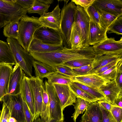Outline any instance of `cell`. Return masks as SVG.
I'll use <instances>...</instances> for the list:
<instances>
[{
	"instance_id": "1",
	"label": "cell",
	"mask_w": 122,
	"mask_h": 122,
	"mask_svg": "<svg viewBox=\"0 0 122 122\" xmlns=\"http://www.w3.org/2000/svg\"><path fill=\"white\" fill-rule=\"evenodd\" d=\"M34 59L44 63L56 70V66L70 61L83 59L93 58L95 53L92 46L75 49L65 47L60 50L45 52L29 53Z\"/></svg>"
},
{
	"instance_id": "2",
	"label": "cell",
	"mask_w": 122,
	"mask_h": 122,
	"mask_svg": "<svg viewBox=\"0 0 122 122\" xmlns=\"http://www.w3.org/2000/svg\"><path fill=\"white\" fill-rule=\"evenodd\" d=\"M39 19L38 17L33 16L30 17L26 15L19 21L18 36L17 40L23 49L27 52L35 31L44 26L39 21Z\"/></svg>"
},
{
	"instance_id": "3",
	"label": "cell",
	"mask_w": 122,
	"mask_h": 122,
	"mask_svg": "<svg viewBox=\"0 0 122 122\" xmlns=\"http://www.w3.org/2000/svg\"><path fill=\"white\" fill-rule=\"evenodd\" d=\"M77 6L71 1L64 4L61 10L60 31L63 40V44L66 48L71 49V36L73 24L75 22V17Z\"/></svg>"
},
{
	"instance_id": "4",
	"label": "cell",
	"mask_w": 122,
	"mask_h": 122,
	"mask_svg": "<svg viewBox=\"0 0 122 122\" xmlns=\"http://www.w3.org/2000/svg\"><path fill=\"white\" fill-rule=\"evenodd\" d=\"M6 41L12 52L15 64L18 65L29 77H32L33 64L35 60L23 49L17 40L7 38Z\"/></svg>"
},
{
	"instance_id": "5",
	"label": "cell",
	"mask_w": 122,
	"mask_h": 122,
	"mask_svg": "<svg viewBox=\"0 0 122 122\" xmlns=\"http://www.w3.org/2000/svg\"><path fill=\"white\" fill-rule=\"evenodd\" d=\"M27 13L28 10L16 3L15 0H0V14L4 26L10 23L19 20Z\"/></svg>"
},
{
	"instance_id": "6",
	"label": "cell",
	"mask_w": 122,
	"mask_h": 122,
	"mask_svg": "<svg viewBox=\"0 0 122 122\" xmlns=\"http://www.w3.org/2000/svg\"><path fill=\"white\" fill-rule=\"evenodd\" d=\"M76 6L75 25L80 34L83 47H87L90 46L89 31L90 20L85 10L79 5Z\"/></svg>"
},
{
	"instance_id": "7",
	"label": "cell",
	"mask_w": 122,
	"mask_h": 122,
	"mask_svg": "<svg viewBox=\"0 0 122 122\" xmlns=\"http://www.w3.org/2000/svg\"><path fill=\"white\" fill-rule=\"evenodd\" d=\"M2 101L8 108L11 117L14 118L17 122H26L23 100L20 93L15 95H6Z\"/></svg>"
},
{
	"instance_id": "8",
	"label": "cell",
	"mask_w": 122,
	"mask_h": 122,
	"mask_svg": "<svg viewBox=\"0 0 122 122\" xmlns=\"http://www.w3.org/2000/svg\"><path fill=\"white\" fill-rule=\"evenodd\" d=\"M45 84L48 95L49 104L50 118L48 122L51 119L63 122L64 120L63 110L54 88L46 81H45Z\"/></svg>"
},
{
	"instance_id": "9",
	"label": "cell",
	"mask_w": 122,
	"mask_h": 122,
	"mask_svg": "<svg viewBox=\"0 0 122 122\" xmlns=\"http://www.w3.org/2000/svg\"><path fill=\"white\" fill-rule=\"evenodd\" d=\"M92 46L96 57L105 55H122V37L118 41L114 38H107Z\"/></svg>"
},
{
	"instance_id": "10",
	"label": "cell",
	"mask_w": 122,
	"mask_h": 122,
	"mask_svg": "<svg viewBox=\"0 0 122 122\" xmlns=\"http://www.w3.org/2000/svg\"><path fill=\"white\" fill-rule=\"evenodd\" d=\"M33 38L42 42L51 45H60L63 44V40L60 30L43 26L36 30Z\"/></svg>"
},
{
	"instance_id": "11",
	"label": "cell",
	"mask_w": 122,
	"mask_h": 122,
	"mask_svg": "<svg viewBox=\"0 0 122 122\" xmlns=\"http://www.w3.org/2000/svg\"><path fill=\"white\" fill-rule=\"evenodd\" d=\"M28 79L34 96L35 108L34 120L39 117L41 114L43 104L41 86L43 81L42 80L38 77L34 76L29 77Z\"/></svg>"
},
{
	"instance_id": "12",
	"label": "cell",
	"mask_w": 122,
	"mask_h": 122,
	"mask_svg": "<svg viewBox=\"0 0 122 122\" xmlns=\"http://www.w3.org/2000/svg\"><path fill=\"white\" fill-rule=\"evenodd\" d=\"M54 86L63 110L67 107L73 105L76 97L68 85L54 84Z\"/></svg>"
},
{
	"instance_id": "13",
	"label": "cell",
	"mask_w": 122,
	"mask_h": 122,
	"mask_svg": "<svg viewBox=\"0 0 122 122\" xmlns=\"http://www.w3.org/2000/svg\"><path fill=\"white\" fill-rule=\"evenodd\" d=\"M97 9L117 16L122 15V0H95L92 4Z\"/></svg>"
},
{
	"instance_id": "14",
	"label": "cell",
	"mask_w": 122,
	"mask_h": 122,
	"mask_svg": "<svg viewBox=\"0 0 122 122\" xmlns=\"http://www.w3.org/2000/svg\"><path fill=\"white\" fill-rule=\"evenodd\" d=\"M61 10L58 4L51 12L41 16L39 20L44 27L60 31Z\"/></svg>"
},
{
	"instance_id": "15",
	"label": "cell",
	"mask_w": 122,
	"mask_h": 122,
	"mask_svg": "<svg viewBox=\"0 0 122 122\" xmlns=\"http://www.w3.org/2000/svg\"><path fill=\"white\" fill-rule=\"evenodd\" d=\"M25 75L22 69L15 64L11 75L7 94L15 95L20 93L22 80Z\"/></svg>"
},
{
	"instance_id": "16",
	"label": "cell",
	"mask_w": 122,
	"mask_h": 122,
	"mask_svg": "<svg viewBox=\"0 0 122 122\" xmlns=\"http://www.w3.org/2000/svg\"><path fill=\"white\" fill-rule=\"evenodd\" d=\"M111 81L106 79L95 73L76 76L74 82L96 88H99Z\"/></svg>"
},
{
	"instance_id": "17",
	"label": "cell",
	"mask_w": 122,
	"mask_h": 122,
	"mask_svg": "<svg viewBox=\"0 0 122 122\" xmlns=\"http://www.w3.org/2000/svg\"><path fill=\"white\" fill-rule=\"evenodd\" d=\"M13 66L6 63L0 64V102L8 93Z\"/></svg>"
},
{
	"instance_id": "18",
	"label": "cell",
	"mask_w": 122,
	"mask_h": 122,
	"mask_svg": "<svg viewBox=\"0 0 122 122\" xmlns=\"http://www.w3.org/2000/svg\"><path fill=\"white\" fill-rule=\"evenodd\" d=\"M102 115L99 104L97 102L91 103L80 122H102Z\"/></svg>"
},
{
	"instance_id": "19",
	"label": "cell",
	"mask_w": 122,
	"mask_h": 122,
	"mask_svg": "<svg viewBox=\"0 0 122 122\" xmlns=\"http://www.w3.org/2000/svg\"><path fill=\"white\" fill-rule=\"evenodd\" d=\"M28 79L29 77L25 75L24 76L21 84L20 93L22 97L26 101L34 118L35 114L34 97Z\"/></svg>"
},
{
	"instance_id": "20",
	"label": "cell",
	"mask_w": 122,
	"mask_h": 122,
	"mask_svg": "<svg viewBox=\"0 0 122 122\" xmlns=\"http://www.w3.org/2000/svg\"><path fill=\"white\" fill-rule=\"evenodd\" d=\"M107 30L101 28L90 20L89 31L90 45L94 46L104 41L108 38Z\"/></svg>"
},
{
	"instance_id": "21",
	"label": "cell",
	"mask_w": 122,
	"mask_h": 122,
	"mask_svg": "<svg viewBox=\"0 0 122 122\" xmlns=\"http://www.w3.org/2000/svg\"><path fill=\"white\" fill-rule=\"evenodd\" d=\"M63 44L60 45L48 44L33 38L30 43L28 52L29 53L51 52L61 50L63 48Z\"/></svg>"
},
{
	"instance_id": "22",
	"label": "cell",
	"mask_w": 122,
	"mask_h": 122,
	"mask_svg": "<svg viewBox=\"0 0 122 122\" xmlns=\"http://www.w3.org/2000/svg\"><path fill=\"white\" fill-rule=\"evenodd\" d=\"M99 88L105 96L106 100L112 105L116 106L115 102L122 90L118 87L115 80L111 81Z\"/></svg>"
},
{
	"instance_id": "23",
	"label": "cell",
	"mask_w": 122,
	"mask_h": 122,
	"mask_svg": "<svg viewBox=\"0 0 122 122\" xmlns=\"http://www.w3.org/2000/svg\"><path fill=\"white\" fill-rule=\"evenodd\" d=\"M15 65V59L10 46L7 42L0 40V64Z\"/></svg>"
},
{
	"instance_id": "24",
	"label": "cell",
	"mask_w": 122,
	"mask_h": 122,
	"mask_svg": "<svg viewBox=\"0 0 122 122\" xmlns=\"http://www.w3.org/2000/svg\"><path fill=\"white\" fill-rule=\"evenodd\" d=\"M121 58L122 55H105L95 56L92 66L95 72L96 70L108 64Z\"/></svg>"
},
{
	"instance_id": "25",
	"label": "cell",
	"mask_w": 122,
	"mask_h": 122,
	"mask_svg": "<svg viewBox=\"0 0 122 122\" xmlns=\"http://www.w3.org/2000/svg\"><path fill=\"white\" fill-rule=\"evenodd\" d=\"M33 66L34 69L35 76L38 77L42 80L51 73L56 71L50 66L36 60L34 61Z\"/></svg>"
},
{
	"instance_id": "26",
	"label": "cell",
	"mask_w": 122,
	"mask_h": 122,
	"mask_svg": "<svg viewBox=\"0 0 122 122\" xmlns=\"http://www.w3.org/2000/svg\"><path fill=\"white\" fill-rule=\"evenodd\" d=\"M50 85L54 84L69 85L74 82L73 77L66 75L56 71L50 74L46 77Z\"/></svg>"
},
{
	"instance_id": "27",
	"label": "cell",
	"mask_w": 122,
	"mask_h": 122,
	"mask_svg": "<svg viewBox=\"0 0 122 122\" xmlns=\"http://www.w3.org/2000/svg\"><path fill=\"white\" fill-rule=\"evenodd\" d=\"M43 104L40 116L42 122H48L50 118L49 104L48 96L45 83L43 82L41 86Z\"/></svg>"
},
{
	"instance_id": "28",
	"label": "cell",
	"mask_w": 122,
	"mask_h": 122,
	"mask_svg": "<svg viewBox=\"0 0 122 122\" xmlns=\"http://www.w3.org/2000/svg\"><path fill=\"white\" fill-rule=\"evenodd\" d=\"M19 20L10 23L4 27L3 33L5 36L8 38L17 39L19 32Z\"/></svg>"
},
{
	"instance_id": "29",
	"label": "cell",
	"mask_w": 122,
	"mask_h": 122,
	"mask_svg": "<svg viewBox=\"0 0 122 122\" xmlns=\"http://www.w3.org/2000/svg\"><path fill=\"white\" fill-rule=\"evenodd\" d=\"M72 83L96 99L98 101L104 99L106 100L105 96L99 88L92 87L76 82H74Z\"/></svg>"
},
{
	"instance_id": "30",
	"label": "cell",
	"mask_w": 122,
	"mask_h": 122,
	"mask_svg": "<svg viewBox=\"0 0 122 122\" xmlns=\"http://www.w3.org/2000/svg\"><path fill=\"white\" fill-rule=\"evenodd\" d=\"M91 103L81 98H76V102L74 105L75 112L72 117L74 122H76V119L78 116L80 114H82L83 113Z\"/></svg>"
},
{
	"instance_id": "31",
	"label": "cell",
	"mask_w": 122,
	"mask_h": 122,
	"mask_svg": "<svg viewBox=\"0 0 122 122\" xmlns=\"http://www.w3.org/2000/svg\"><path fill=\"white\" fill-rule=\"evenodd\" d=\"M97 9L100 15L102 27L107 30L110 26L118 17L121 16H116L100 9Z\"/></svg>"
},
{
	"instance_id": "32",
	"label": "cell",
	"mask_w": 122,
	"mask_h": 122,
	"mask_svg": "<svg viewBox=\"0 0 122 122\" xmlns=\"http://www.w3.org/2000/svg\"><path fill=\"white\" fill-rule=\"evenodd\" d=\"M68 85L70 89L75 95L76 98H81L91 103L98 101L96 99L75 85L73 83H70Z\"/></svg>"
},
{
	"instance_id": "33",
	"label": "cell",
	"mask_w": 122,
	"mask_h": 122,
	"mask_svg": "<svg viewBox=\"0 0 122 122\" xmlns=\"http://www.w3.org/2000/svg\"><path fill=\"white\" fill-rule=\"evenodd\" d=\"M71 49H80L83 47L80 34L76 29L74 22L71 28Z\"/></svg>"
},
{
	"instance_id": "34",
	"label": "cell",
	"mask_w": 122,
	"mask_h": 122,
	"mask_svg": "<svg viewBox=\"0 0 122 122\" xmlns=\"http://www.w3.org/2000/svg\"><path fill=\"white\" fill-rule=\"evenodd\" d=\"M50 6V5L45 4L39 0H35L33 6L28 10V13H37L41 16L48 11Z\"/></svg>"
},
{
	"instance_id": "35",
	"label": "cell",
	"mask_w": 122,
	"mask_h": 122,
	"mask_svg": "<svg viewBox=\"0 0 122 122\" xmlns=\"http://www.w3.org/2000/svg\"><path fill=\"white\" fill-rule=\"evenodd\" d=\"M94 58L81 59L71 60L67 61L62 65L66 66L72 69L91 64Z\"/></svg>"
},
{
	"instance_id": "36",
	"label": "cell",
	"mask_w": 122,
	"mask_h": 122,
	"mask_svg": "<svg viewBox=\"0 0 122 122\" xmlns=\"http://www.w3.org/2000/svg\"><path fill=\"white\" fill-rule=\"evenodd\" d=\"M85 9L89 17L90 20L97 24L101 28H103L102 26L100 15L97 9L92 5L87 9Z\"/></svg>"
},
{
	"instance_id": "37",
	"label": "cell",
	"mask_w": 122,
	"mask_h": 122,
	"mask_svg": "<svg viewBox=\"0 0 122 122\" xmlns=\"http://www.w3.org/2000/svg\"><path fill=\"white\" fill-rule=\"evenodd\" d=\"M107 33L122 34V15L118 17L109 27Z\"/></svg>"
},
{
	"instance_id": "38",
	"label": "cell",
	"mask_w": 122,
	"mask_h": 122,
	"mask_svg": "<svg viewBox=\"0 0 122 122\" xmlns=\"http://www.w3.org/2000/svg\"><path fill=\"white\" fill-rule=\"evenodd\" d=\"M75 76L84 75L94 73L95 71L91 64L72 69Z\"/></svg>"
},
{
	"instance_id": "39",
	"label": "cell",
	"mask_w": 122,
	"mask_h": 122,
	"mask_svg": "<svg viewBox=\"0 0 122 122\" xmlns=\"http://www.w3.org/2000/svg\"><path fill=\"white\" fill-rule=\"evenodd\" d=\"M117 63L104 72L98 75L107 80L110 81L115 80L117 72Z\"/></svg>"
},
{
	"instance_id": "40",
	"label": "cell",
	"mask_w": 122,
	"mask_h": 122,
	"mask_svg": "<svg viewBox=\"0 0 122 122\" xmlns=\"http://www.w3.org/2000/svg\"><path fill=\"white\" fill-rule=\"evenodd\" d=\"M122 58L120 59L117 64V72L115 79L117 85L122 90Z\"/></svg>"
},
{
	"instance_id": "41",
	"label": "cell",
	"mask_w": 122,
	"mask_h": 122,
	"mask_svg": "<svg viewBox=\"0 0 122 122\" xmlns=\"http://www.w3.org/2000/svg\"><path fill=\"white\" fill-rule=\"evenodd\" d=\"M56 71L66 75L74 78L76 76L72 69L64 65H60L56 66L55 67Z\"/></svg>"
},
{
	"instance_id": "42",
	"label": "cell",
	"mask_w": 122,
	"mask_h": 122,
	"mask_svg": "<svg viewBox=\"0 0 122 122\" xmlns=\"http://www.w3.org/2000/svg\"><path fill=\"white\" fill-rule=\"evenodd\" d=\"M100 105L102 115V122H117L110 111L106 110L100 104Z\"/></svg>"
},
{
	"instance_id": "43",
	"label": "cell",
	"mask_w": 122,
	"mask_h": 122,
	"mask_svg": "<svg viewBox=\"0 0 122 122\" xmlns=\"http://www.w3.org/2000/svg\"><path fill=\"white\" fill-rule=\"evenodd\" d=\"M122 108L114 106L111 109L110 112L117 122H122Z\"/></svg>"
},
{
	"instance_id": "44",
	"label": "cell",
	"mask_w": 122,
	"mask_h": 122,
	"mask_svg": "<svg viewBox=\"0 0 122 122\" xmlns=\"http://www.w3.org/2000/svg\"><path fill=\"white\" fill-rule=\"evenodd\" d=\"M22 98L23 108L26 122H34L33 117L32 115L25 99Z\"/></svg>"
},
{
	"instance_id": "45",
	"label": "cell",
	"mask_w": 122,
	"mask_h": 122,
	"mask_svg": "<svg viewBox=\"0 0 122 122\" xmlns=\"http://www.w3.org/2000/svg\"><path fill=\"white\" fill-rule=\"evenodd\" d=\"M10 117V114L8 108L3 103L0 117V122H8L9 119Z\"/></svg>"
},
{
	"instance_id": "46",
	"label": "cell",
	"mask_w": 122,
	"mask_h": 122,
	"mask_svg": "<svg viewBox=\"0 0 122 122\" xmlns=\"http://www.w3.org/2000/svg\"><path fill=\"white\" fill-rule=\"evenodd\" d=\"M34 1L35 0H15L16 3L28 11L32 6Z\"/></svg>"
},
{
	"instance_id": "47",
	"label": "cell",
	"mask_w": 122,
	"mask_h": 122,
	"mask_svg": "<svg viewBox=\"0 0 122 122\" xmlns=\"http://www.w3.org/2000/svg\"><path fill=\"white\" fill-rule=\"evenodd\" d=\"M95 0H72L71 1L77 5H79L86 9L92 5Z\"/></svg>"
},
{
	"instance_id": "48",
	"label": "cell",
	"mask_w": 122,
	"mask_h": 122,
	"mask_svg": "<svg viewBox=\"0 0 122 122\" xmlns=\"http://www.w3.org/2000/svg\"><path fill=\"white\" fill-rule=\"evenodd\" d=\"M120 59L111 62L105 66L96 70L95 71L94 73L98 74L104 72L116 64Z\"/></svg>"
},
{
	"instance_id": "49",
	"label": "cell",
	"mask_w": 122,
	"mask_h": 122,
	"mask_svg": "<svg viewBox=\"0 0 122 122\" xmlns=\"http://www.w3.org/2000/svg\"><path fill=\"white\" fill-rule=\"evenodd\" d=\"M97 102L105 109L109 111H110L111 109L114 106H115L112 105L106 99L97 101Z\"/></svg>"
},
{
	"instance_id": "50",
	"label": "cell",
	"mask_w": 122,
	"mask_h": 122,
	"mask_svg": "<svg viewBox=\"0 0 122 122\" xmlns=\"http://www.w3.org/2000/svg\"><path fill=\"white\" fill-rule=\"evenodd\" d=\"M114 103L116 105L122 108V92L120 93Z\"/></svg>"
},
{
	"instance_id": "51",
	"label": "cell",
	"mask_w": 122,
	"mask_h": 122,
	"mask_svg": "<svg viewBox=\"0 0 122 122\" xmlns=\"http://www.w3.org/2000/svg\"><path fill=\"white\" fill-rule=\"evenodd\" d=\"M41 2L45 4L50 5L53 2V0H39Z\"/></svg>"
},
{
	"instance_id": "52",
	"label": "cell",
	"mask_w": 122,
	"mask_h": 122,
	"mask_svg": "<svg viewBox=\"0 0 122 122\" xmlns=\"http://www.w3.org/2000/svg\"><path fill=\"white\" fill-rule=\"evenodd\" d=\"M4 22L2 17L0 14V29L4 27Z\"/></svg>"
},
{
	"instance_id": "53",
	"label": "cell",
	"mask_w": 122,
	"mask_h": 122,
	"mask_svg": "<svg viewBox=\"0 0 122 122\" xmlns=\"http://www.w3.org/2000/svg\"><path fill=\"white\" fill-rule=\"evenodd\" d=\"M8 122H17L14 118L10 117L8 120Z\"/></svg>"
},
{
	"instance_id": "54",
	"label": "cell",
	"mask_w": 122,
	"mask_h": 122,
	"mask_svg": "<svg viewBox=\"0 0 122 122\" xmlns=\"http://www.w3.org/2000/svg\"><path fill=\"white\" fill-rule=\"evenodd\" d=\"M34 122H42V121L41 118L39 117L35 120Z\"/></svg>"
},
{
	"instance_id": "55",
	"label": "cell",
	"mask_w": 122,
	"mask_h": 122,
	"mask_svg": "<svg viewBox=\"0 0 122 122\" xmlns=\"http://www.w3.org/2000/svg\"><path fill=\"white\" fill-rule=\"evenodd\" d=\"M58 1H63L64 2V4H67L68 1L69 0H58Z\"/></svg>"
},
{
	"instance_id": "56",
	"label": "cell",
	"mask_w": 122,
	"mask_h": 122,
	"mask_svg": "<svg viewBox=\"0 0 122 122\" xmlns=\"http://www.w3.org/2000/svg\"><path fill=\"white\" fill-rule=\"evenodd\" d=\"M49 122H60L59 121L55 119H51Z\"/></svg>"
},
{
	"instance_id": "57",
	"label": "cell",
	"mask_w": 122,
	"mask_h": 122,
	"mask_svg": "<svg viewBox=\"0 0 122 122\" xmlns=\"http://www.w3.org/2000/svg\"><path fill=\"white\" fill-rule=\"evenodd\" d=\"M1 111L0 110V115H1Z\"/></svg>"
}]
</instances>
